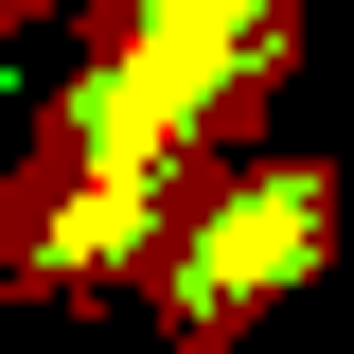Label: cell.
Returning <instances> with one entry per match:
<instances>
[{
  "mask_svg": "<svg viewBox=\"0 0 354 354\" xmlns=\"http://www.w3.org/2000/svg\"><path fill=\"white\" fill-rule=\"evenodd\" d=\"M301 230H319V195H301V177H266L248 213L213 230V283H195V301H248V283H283V266H301Z\"/></svg>",
  "mask_w": 354,
  "mask_h": 354,
  "instance_id": "obj_1",
  "label": "cell"
}]
</instances>
